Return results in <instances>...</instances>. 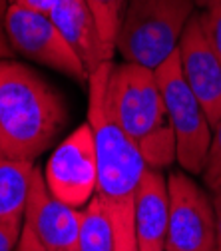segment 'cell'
<instances>
[{"mask_svg": "<svg viewBox=\"0 0 221 251\" xmlns=\"http://www.w3.org/2000/svg\"><path fill=\"white\" fill-rule=\"evenodd\" d=\"M114 64L100 66L88 78V124L94 132L98 153V190L104 201L112 227L114 251H140L136 241V194L142 176L147 168L144 155L130 136L118 124L110 98L108 82Z\"/></svg>", "mask_w": 221, "mask_h": 251, "instance_id": "1", "label": "cell"}, {"mask_svg": "<svg viewBox=\"0 0 221 251\" xmlns=\"http://www.w3.org/2000/svg\"><path fill=\"white\" fill-rule=\"evenodd\" d=\"M66 118L64 100L42 76L20 62H0V158L34 162Z\"/></svg>", "mask_w": 221, "mask_h": 251, "instance_id": "2", "label": "cell"}, {"mask_svg": "<svg viewBox=\"0 0 221 251\" xmlns=\"http://www.w3.org/2000/svg\"><path fill=\"white\" fill-rule=\"evenodd\" d=\"M108 98L118 124L138 146L147 168L164 170L177 162L175 134L155 70L130 62L114 66L108 82Z\"/></svg>", "mask_w": 221, "mask_h": 251, "instance_id": "3", "label": "cell"}, {"mask_svg": "<svg viewBox=\"0 0 221 251\" xmlns=\"http://www.w3.org/2000/svg\"><path fill=\"white\" fill-rule=\"evenodd\" d=\"M194 0H125L116 50L123 62L155 70L177 50Z\"/></svg>", "mask_w": 221, "mask_h": 251, "instance_id": "4", "label": "cell"}, {"mask_svg": "<svg viewBox=\"0 0 221 251\" xmlns=\"http://www.w3.org/2000/svg\"><path fill=\"white\" fill-rule=\"evenodd\" d=\"M155 78L162 90L172 130L175 134L177 164L183 172L197 176L203 172L207 160L211 144V124L181 74L177 50L162 66L155 68Z\"/></svg>", "mask_w": 221, "mask_h": 251, "instance_id": "5", "label": "cell"}, {"mask_svg": "<svg viewBox=\"0 0 221 251\" xmlns=\"http://www.w3.org/2000/svg\"><path fill=\"white\" fill-rule=\"evenodd\" d=\"M4 28L10 46L20 56L66 74L82 84L88 82L90 74L86 66L48 14L10 2L4 14Z\"/></svg>", "mask_w": 221, "mask_h": 251, "instance_id": "6", "label": "cell"}, {"mask_svg": "<svg viewBox=\"0 0 221 251\" xmlns=\"http://www.w3.org/2000/svg\"><path fill=\"white\" fill-rule=\"evenodd\" d=\"M170 219L166 251H215L213 196L187 172L168 176Z\"/></svg>", "mask_w": 221, "mask_h": 251, "instance_id": "7", "label": "cell"}, {"mask_svg": "<svg viewBox=\"0 0 221 251\" xmlns=\"http://www.w3.org/2000/svg\"><path fill=\"white\" fill-rule=\"evenodd\" d=\"M44 179L50 194L74 209H82L98 190V153L90 124H82L60 142L48 158Z\"/></svg>", "mask_w": 221, "mask_h": 251, "instance_id": "8", "label": "cell"}, {"mask_svg": "<svg viewBox=\"0 0 221 251\" xmlns=\"http://www.w3.org/2000/svg\"><path fill=\"white\" fill-rule=\"evenodd\" d=\"M24 224L30 226L46 251H80V209L62 203L50 194L40 168L34 170Z\"/></svg>", "mask_w": 221, "mask_h": 251, "instance_id": "9", "label": "cell"}, {"mask_svg": "<svg viewBox=\"0 0 221 251\" xmlns=\"http://www.w3.org/2000/svg\"><path fill=\"white\" fill-rule=\"evenodd\" d=\"M181 74L199 100L211 128L221 120V60L209 46L197 14L189 18L177 44Z\"/></svg>", "mask_w": 221, "mask_h": 251, "instance_id": "10", "label": "cell"}, {"mask_svg": "<svg viewBox=\"0 0 221 251\" xmlns=\"http://www.w3.org/2000/svg\"><path fill=\"white\" fill-rule=\"evenodd\" d=\"M48 16L78 54L88 74L112 62L114 50L104 42L98 22L86 0H60Z\"/></svg>", "mask_w": 221, "mask_h": 251, "instance_id": "11", "label": "cell"}, {"mask_svg": "<svg viewBox=\"0 0 221 251\" xmlns=\"http://www.w3.org/2000/svg\"><path fill=\"white\" fill-rule=\"evenodd\" d=\"M170 219L168 177L162 170L146 168L136 194V241L140 251H166Z\"/></svg>", "mask_w": 221, "mask_h": 251, "instance_id": "12", "label": "cell"}, {"mask_svg": "<svg viewBox=\"0 0 221 251\" xmlns=\"http://www.w3.org/2000/svg\"><path fill=\"white\" fill-rule=\"evenodd\" d=\"M34 170V162L0 158V219L24 217Z\"/></svg>", "mask_w": 221, "mask_h": 251, "instance_id": "13", "label": "cell"}, {"mask_svg": "<svg viewBox=\"0 0 221 251\" xmlns=\"http://www.w3.org/2000/svg\"><path fill=\"white\" fill-rule=\"evenodd\" d=\"M80 251H114L112 219L98 194L80 209Z\"/></svg>", "mask_w": 221, "mask_h": 251, "instance_id": "14", "label": "cell"}, {"mask_svg": "<svg viewBox=\"0 0 221 251\" xmlns=\"http://www.w3.org/2000/svg\"><path fill=\"white\" fill-rule=\"evenodd\" d=\"M86 2L94 12V18L98 22L104 42L108 44V48L116 52V38H118L125 0H86Z\"/></svg>", "mask_w": 221, "mask_h": 251, "instance_id": "15", "label": "cell"}, {"mask_svg": "<svg viewBox=\"0 0 221 251\" xmlns=\"http://www.w3.org/2000/svg\"><path fill=\"white\" fill-rule=\"evenodd\" d=\"M201 176L211 194L221 192V120L211 128V144Z\"/></svg>", "mask_w": 221, "mask_h": 251, "instance_id": "16", "label": "cell"}, {"mask_svg": "<svg viewBox=\"0 0 221 251\" xmlns=\"http://www.w3.org/2000/svg\"><path fill=\"white\" fill-rule=\"evenodd\" d=\"M197 22L201 26V32L205 34L209 46L221 60V4L199 10L197 12Z\"/></svg>", "mask_w": 221, "mask_h": 251, "instance_id": "17", "label": "cell"}, {"mask_svg": "<svg viewBox=\"0 0 221 251\" xmlns=\"http://www.w3.org/2000/svg\"><path fill=\"white\" fill-rule=\"evenodd\" d=\"M24 217L0 219V251H14L22 233Z\"/></svg>", "mask_w": 221, "mask_h": 251, "instance_id": "18", "label": "cell"}, {"mask_svg": "<svg viewBox=\"0 0 221 251\" xmlns=\"http://www.w3.org/2000/svg\"><path fill=\"white\" fill-rule=\"evenodd\" d=\"M14 251H46L42 245H40V241L36 239V235H34V231L30 229V226H22V233H20V239H18V245H16V249Z\"/></svg>", "mask_w": 221, "mask_h": 251, "instance_id": "19", "label": "cell"}, {"mask_svg": "<svg viewBox=\"0 0 221 251\" xmlns=\"http://www.w3.org/2000/svg\"><path fill=\"white\" fill-rule=\"evenodd\" d=\"M14 4H20L28 10H34V12H42V14H50L52 8L60 2V0H12Z\"/></svg>", "mask_w": 221, "mask_h": 251, "instance_id": "20", "label": "cell"}, {"mask_svg": "<svg viewBox=\"0 0 221 251\" xmlns=\"http://www.w3.org/2000/svg\"><path fill=\"white\" fill-rule=\"evenodd\" d=\"M213 207H215V231H217L215 251H221V192L213 194Z\"/></svg>", "mask_w": 221, "mask_h": 251, "instance_id": "21", "label": "cell"}, {"mask_svg": "<svg viewBox=\"0 0 221 251\" xmlns=\"http://www.w3.org/2000/svg\"><path fill=\"white\" fill-rule=\"evenodd\" d=\"M194 4L197 8H201V10H205V8H211V6L221 4V0H194Z\"/></svg>", "mask_w": 221, "mask_h": 251, "instance_id": "22", "label": "cell"}]
</instances>
